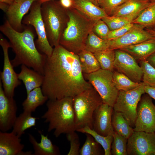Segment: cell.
Masks as SVG:
<instances>
[{"mask_svg":"<svg viewBox=\"0 0 155 155\" xmlns=\"http://www.w3.org/2000/svg\"><path fill=\"white\" fill-rule=\"evenodd\" d=\"M41 89L49 100L73 98L93 86L85 79L78 55L60 44L46 57Z\"/></svg>","mask_w":155,"mask_h":155,"instance_id":"obj_1","label":"cell"},{"mask_svg":"<svg viewBox=\"0 0 155 155\" xmlns=\"http://www.w3.org/2000/svg\"><path fill=\"white\" fill-rule=\"evenodd\" d=\"M31 29L26 27L22 32L17 31L7 20L0 26L1 32L8 39L15 54L14 58L11 61L13 67L24 65L43 75L46 56L38 51L34 41V33Z\"/></svg>","mask_w":155,"mask_h":155,"instance_id":"obj_2","label":"cell"},{"mask_svg":"<svg viewBox=\"0 0 155 155\" xmlns=\"http://www.w3.org/2000/svg\"><path fill=\"white\" fill-rule=\"evenodd\" d=\"M67 9L69 20L60 38L59 44L77 54L85 49L86 41L96 21L72 7Z\"/></svg>","mask_w":155,"mask_h":155,"instance_id":"obj_3","label":"cell"},{"mask_svg":"<svg viewBox=\"0 0 155 155\" xmlns=\"http://www.w3.org/2000/svg\"><path fill=\"white\" fill-rule=\"evenodd\" d=\"M46 106L47 111L41 118L48 124V132L54 130V135L57 137L76 131L73 98L48 100Z\"/></svg>","mask_w":155,"mask_h":155,"instance_id":"obj_4","label":"cell"},{"mask_svg":"<svg viewBox=\"0 0 155 155\" xmlns=\"http://www.w3.org/2000/svg\"><path fill=\"white\" fill-rule=\"evenodd\" d=\"M41 12L47 37L51 46L59 44L61 36L69 20L67 9L53 1L41 4Z\"/></svg>","mask_w":155,"mask_h":155,"instance_id":"obj_5","label":"cell"},{"mask_svg":"<svg viewBox=\"0 0 155 155\" xmlns=\"http://www.w3.org/2000/svg\"><path fill=\"white\" fill-rule=\"evenodd\" d=\"M103 103L101 98L93 87L73 98L76 130L85 127L92 129L94 112Z\"/></svg>","mask_w":155,"mask_h":155,"instance_id":"obj_6","label":"cell"},{"mask_svg":"<svg viewBox=\"0 0 155 155\" xmlns=\"http://www.w3.org/2000/svg\"><path fill=\"white\" fill-rule=\"evenodd\" d=\"M144 86L142 82L139 86L133 90L119 91L113 106V110L121 113L132 127L135 126L138 104L142 95L145 93Z\"/></svg>","mask_w":155,"mask_h":155,"instance_id":"obj_7","label":"cell"},{"mask_svg":"<svg viewBox=\"0 0 155 155\" xmlns=\"http://www.w3.org/2000/svg\"><path fill=\"white\" fill-rule=\"evenodd\" d=\"M113 75V71L101 69L85 74V77L100 96L103 103L113 107L119 92L114 84Z\"/></svg>","mask_w":155,"mask_h":155,"instance_id":"obj_8","label":"cell"},{"mask_svg":"<svg viewBox=\"0 0 155 155\" xmlns=\"http://www.w3.org/2000/svg\"><path fill=\"white\" fill-rule=\"evenodd\" d=\"M41 3L38 0L32 4L29 13L24 17L22 23L33 26L38 38L35 42L38 50L47 56H51L53 48L47 39L44 24L41 14Z\"/></svg>","mask_w":155,"mask_h":155,"instance_id":"obj_9","label":"cell"},{"mask_svg":"<svg viewBox=\"0 0 155 155\" xmlns=\"http://www.w3.org/2000/svg\"><path fill=\"white\" fill-rule=\"evenodd\" d=\"M134 131L155 132V105L147 94L142 96L138 104Z\"/></svg>","mask_w":155,"mask_h":155,"instance_id":"obj_10","label":"cell"},{"mask_svg":"<svg viewBox=\"0 0 155 155\" xmlns=\"http://www.w3.org/2000/svg\"><path fill=\"white\" fill-rule=\"evenodd\" d=\"M0 45L2 48L4 56L3 70L0 71V80L6 95L13 97L15 89L21 85V82L18 78V74L14 70V67L9 59L8 50L10 47V43L1 34Z\"/></svg>","mask_w":155,"mask_h":155,"instance_id":"obj_11","label":"cell"},{"mask_svg":"<svg viewBox=\"0 0 155 155\" xmlns=\"http://www.w3.org/2000/svg\"><path fill=\"white\" fill-rule=\"evenodd\" d=\"M128 155H155V133L134 131L128 139Z\"/></svg>","mask_w":155,"mask_h":155,"instance_id":"obj_12","label":"cell"},{"mask_svg":"<svg viewBox=\"0 0 155 155\" xmlns=\"http://www.w3.org/2000/svg\"><path fill=\"white\" fill-rule=\"evenodd\" d=\"M115 57L114 68L133 81L140 83L142 80V69L137 61L130 54L121 49L115 50Z\"/></svg>","mask_w":155,"mask_h":155,"instance_id":"obj_13","label":"cell"},{"mask_svg":"<svg viewBox=\"0 0 155 155\" xmlns=\"http://www.w3.org/2000/svg\"><path fill=\"white\" fill-rule=\"evenodd\" d=\"M18 107L13 97L5 94L0 80V130L7 132L12 128L17 118Z\"/></svg>","mask_w":155,"mask_h":155,"instance_id":"obj_14","label":"cell"},{"mask_svg":"<svg viewBox=\"0 0 155 155\" xmlns=\"http://www.w3.org/2000/svg\"><path fill=\"white\" fill-rule=\"evenodd\" d=\"M113 106L103 103L95 110L92 119V129L104 136L113 134L114 132L112 123Z\"/></svg>","mask_w":155,"mask_h":155,"instance_id":"obj_15","label":"cell"},{"mask_svg":"<svg viewBox=\"0 0 155 155\" xmlns=\"http://www.w3.org/2000/svg\"><path fill=\"white\" fill-rule=\"evenodd\" d=\"M154 38L142 26L139 25L123 36L116 39L108 40L109 49H120Z\"/></svg>","mask_w":155,"mask_h":155,"instance_id":"obj_16","label":"cell"},{"mask_svg":"<svg viewBox=\"0 0 155 155\" xmlns=\"http://www.w3.org/2000/svg\"><path fill=\"white\" fill-rule=\"evenodd\" d=\"M37 0H18L9 5L5 13L6 20L13 28L18 32L23 31L25 28L22 24V20L33 3Z\"/></svg>","mask_w":155,"mask_h":155,"instance_id":"obj_17","label":"cell"},{"mask_svg":"<svg viewBox=\"0 0 155 155\" xmlns=\"http://www.w3.org/2000/svg\"><path fill=\"white\" fill-rule=\"evenodd\" d=\"M20 137L12 131H0V155H32V152H24V145L21 143Z\"/></svg>","mask_w":155,"mask_h":155,"instance_id":"obj_18","label":"cell"},{"mask_svg":"<svg viewBox=\"0 0 155 155\" xmlns=\"http://www.w3.org/2000/svg\"><path fill=\"white\" fill-rule=\"evenodd\" d=\"M120 49L130 54L136 61L146 60L155 52V38Z\"/></svg>","mask_w":155,"mask_h":155,"instance_id":"obj_19","label":"cell"},{"mask_svg":"<svg viewBox=\"0 0 155 155\" xmlns=\"http://www.w3.org/2000/svg\"><path fill=\"white\" fill-rule=\"evenodd\" d=\"M18 75L25 85L27 95L33 89L41 87L44 80L43 75L24 65H21V71Z\"/></svg>","mask_w":155,"mask_h":155,"instance_id":"obj_20","label":"cell"},{"mask_svg":"<svg viewBox=\"0 0 155 155\" xmlns=\"http://www.w3.org/2000/svg\"><path fill=\"white\" fill-rule=\"evenodd\" d=\"M71 7L96 21L108 16L104 10L89 0H72Z\"/></svg>","mask_w":155,"mask_h":155,"instance_id":"obj_21","label":"cell"},{"mask_svg":"<svg viewBox=\"0 0 155 155\" xmlns=\"http://www.w3.org/2000/svg\"><path fill=\"white\" fill-rule=\"evenodd\" d=\"M41 139L38 142L32 134H28L29 140L32 145L34 153L32 155H58L60 153L58 147L53 144L48 135L40 132Z\"/></svg>","mask_w":155,"mask_h":155,"instance_id":"obj_22","label":"cell"},{"mask_svg":"<svg viewBox=\"0 0 155 155\" xmlns=\"http://www.w3.org/2000/svg\"><path fill=\"white\" fill-rule=\"evenodd\" d=\"M153 3L149 0H127L117 8L111 16H126L140 12Z\"/></svg>","mask_w":155,"mask_h":155,"instance_id":"obj_23","label":"cell"},{"mask_svg":"<svg viewBox=\"0 0 155 155\" xmlns=\"http://www.w3.org/2000/svg\"><path fill=\"white\" fill-rule=\"evenodd\" d=\"M48 100V98L43 94L40 87L36 88L27 95L26 98L22 102L24 111L32 113Z\"/></svg>","mask_w":155,"mask_h":155,"instance_id":"obj_24","label":"cell"},{"mask_svg":"<svg viewBox=\"0 0 155 155\" xmlns=\"http://www.w3.org/2000/svg\"><path fill=\"white\" fill-rule=\"evenodd\" d=\"M32 113L24 111L17 117L12 131L21 137L26 129L35 126L36 120L38 118L32 116Z\"/></svg>","mask_w":155,"mask_h":155,"instance_id":"obj_25","label":"cell"},{"mask_svg":"<svg viewBox=\"0 0 155 155\" xmlns=\"http://www.w3.org/2000/svg\"><path fill=\"white\" fill-rule=\"evenodd\" d=\"M77 55L83 73L90 74L101 69L93 53L84 49L80 52Z\"/></svg>","mask_w":155,"mask_h":155,"instance_id":"obj_26","label":"cell"},{"mask_svg":"<svg viewBox=\"0 0 155 155\" xmlns=\"http://www.w3.org/2000/svg\"><path fill=\"white\" fill-rule=\"evenodd\" d=\"M114 131L128 139L134 131L122 114L113 110L112 118Z\"/></svg>","mask_w":155,"mask_h":155,"instance_id":"obj_27","label":"cell"},{"mask_svg":"<svg viewBox=\"0 0 155 155\" xmlns=\"http://www.w3.org/2000/svg\"><path fill=\"white\" fill-rule=\"evenodd\" d=\"M76 131L91 135L95 140L102 146L104 151V155H111V149L113 140V134L106 136H103L88 127L78 129Z\"/></svg>","mask_w":155,"mask_h":155,"instance_id":"obj_28","label":"cell"},{"mask_svg":"<svg viewBox=\"0 0 155 155\" xmlns=\"http://www.w3.org/2000/svg\"><path fill=\"white\" fill-rule=\"evenodd\" d=\"M133 23L142 26L144 28H152L155 25V2L144 9Z\"/></svg>","mask_w":155,"mask_h":155,"instance_id":"obj_29","label":"cell"},{"mask_svg":"<svg viewBox=\"0 0 155 155\" xmlns=\"http://www.w3.org/2000/svg\"><path fill=\"white\" fill-rule=\"evenodd\" d=\"M98 62L101 69L114 71L115 57V50L108 49L93 53Z\"/></svg>","mask_w":155,"mask_h":155,"instance_id":"obj_30","label":"cell"},{"mask_svg":"<svg viewBox=\"0 0 155 155\" xmlns=\"http://www.w3.org/2000/svg\"><path fill=\"white\" fill-rule=\"evenodd\" d=\"M141 12L126 16H108L102 19L111 31L133 23V21Z\"/></svg>","mask_w":155,"mask_h":155,"instance_id":"obj_31","label":"cell"},{"mask_svg":"<svg viewBox=\"0 0 155 155\" xmlns=\"http://www.w3.org/2000/svg\"><path fill=\"white\" fill-rule=\"evenodd\" d=\"M109 47L108 40H104L100 38L92 31L87 37L85 50L94 53L109 49Z\"/></svg>","mask_w":155,"mask_h":155,"instance_id":"obj_32","label":"cell"},{"mask_svg":"<svg viewBox=\"0 0 155 155\" xmlns=\"http://www.w3.org/2000/svg\"><path fill=\"white\" fill-rule=\"evenodd\" d=\"M113 78L115 86L119 91H127L133 90L139 86L142 83L135 82L117 71H113Z\"/></svg>","mask_w":155,"mask_h":155,"instance_id":"obj_33","label":"cell"},{"mask_svg":"<svg viewBox=\"0 0 155 155\" xmlns=\"http://www.w3.org/2000/svg\"><path fill=\"white\" fill-rule=\"evenodd\" d=\"M85 142L80 150V155H104V151L102 146L91 135L86 133Z\"/></svg>","mask_w":155,"mask_h":155,"instance_id":"obj_34","label":"cell"},{"mask_svg":"<svg viewBox=\"0 0 155 155\" xmlns=\"http://www.w3.org/2000/svg\"><path fill=\"white\" fill-rule=\"evenodd\" d=\"M111 153L112 155H127V145L128 139L115 131L113 134Z\"/></svg>","mask_w":155,"mask_h":155,"instance_id":"obj_35","label":"cell"},{"mask_svg":"<svg viewBox=\"0 0 155 155\" xmlns=\"http://www.w3.org/2000/svg\"><path fill=\"white\" fill-rule=\"evenodd\" d=\"M143 72L142 81L145 85L155 87V68L146 60L140 61Z\"/></svg>","mask_w":155,"mask_h":155,"instance_id":"obj_36","label":"cell"},{"mask_svg":"<svg viewBox=\"0 0 155 155\" xmlns=\"http://www.w3.org/2000/svg\"><path fill=\"white\" fill-rule=\"evenodd\" d=\"M127 0H99L98 6L103 9L107 14L112 15L114 11L118 7Z\"/></svg>","mask_w":155,"mask_h":155,"instance_id":"obj_37","label":"cell"},{"mask_svg":"<svg viewBox=\"0 0 155 155\" xmlns=\"http://www.w3.org/2000/svg\"><path fill=\"white\" fill-rule=\"evenodd\" d=\"M75 131H72L66 134L67 138L70 144L67 155H80V141L78 135Z\"/></svg>","mask_w":155,"mask_h":155,"instance_id":"obj_38","label":"cell"},{"mask_svg":"<svg viewBox=\"0 0 155 155\" xmlns=\"http://www.w3.org/2000/svg\"><path fill=\"white\" fill-rule=\"evenodd\" d=\"M110 29L106 23L102 20L96 21L92 30V32L100 38L107 40Z\"/></svg>","mask_w":155,"mask_h":155,"instance_id":"obj_39","label":"cell"},{"mask_svg":"<svg viewBox=\"0 0 155 155\" xmlns=\"http://www.w3.org/2000/svg\"><path fill=\"white\" fill-rule=\"evenodd\" d=\"M139 25L132 23L119 28L110 31L108 35L107 40H111L119 38Z\"/></svg>","mask_w":155,"mask_h":155,"instance_id":"obj_40","label":"cell"},{"mask_svg":"<svg viewBox=\"0 0 155 155\" xmlns=\"http://www.w3.org/2000/svg\"><path fill=\"white\" fill-rule=\"evenodd\" d=\"M144 90L145 93L155 100V87L145 85Z\"/></svg>","mask_w":155,"mask_h":155,"instance_id":"obj_41","label":"cell"},{"mask_svg":"<svg viewBox=\"0 0 155 155\" xmlns=\"http://www.w3.org/2000/svg\"><path fill=\"white\" fill-rule=\"evenodd\" d=\"M60 2L61 5L65 8L68 9L71 7L72 0H60Z\"/></svg>","mask_w":155,"mask_h":155,"instance_id":"obj_42","label":"cell"},{"mask_svg":"<svg viewBox=\"0 0 155 155\" xmlns=\"http://www.w3.org/2000/svg\"><path fill=\"white\" fill-rule=\"evenodd\" d=\"M146 61L152 66L155 68V52L149 56Z\"/></svg>","mask_w":155,"mask_h":155,"instance_id":"obj_43","label":"cell"},{"mask_svg":"<svg viewBox=\"0 0 155 155\" xmlns=\"http://www.w3.org/2000/svg\"><path fill=\"white\" fill-rule=\"evenodd\" d=\"M9 5L8 4L0 2V8L4 13L7 10Z\"/></svg>","mask_w":155,"mask_h":155,"instance_id":"obj_44","label":"cell"},{"mask_svg":"<svg viewBox=\"0 0 155 155\" xmlns=\"http://www.w3.org/2000/svg\"><path fill=\"white\" fill-rule=\"evenodd\" d=\"M15 0H0V2L5 3L11 5L13 3Z\"/></svg>","mask_w":155,"mask_h":155,"instance_id":"obj_45","label":"cell"},{"mask_svg":"<svg viewBox=\"0 0 155 155\" xmlns=\"http://www.w3.org/2000/svg\"><path fill=\"white\" fill-rule=\"evenodd\" d=\"M145 29L149 32L155 38V31L153 30L151 28H145Z\"/></svg>","mask_w":155,"mask_h":155,"instance_id":"obj_46","label":"cell"},{"mask_svg":"<svg viewBox=\"0 0 155 155\" xmlns=\"http://www.w3.org/2000/svg\"><path fill=\"white\" fill-rule=\"evenodd\" d=\"M54 0H38V1L41 4L49 1H54Z\"/></svg>","mask_w":155,"mask_h":155,"instance_id":"obj_47","label":"cell"},{"mask_svg":"<svg viewBox=\"0 0 155 155\" xmlns=\"http://www.w3.org/2000/svg\"><path fill=\"white\" fill-rule=\"evenodd\" d=\"M96 5L98 6V2L96 0H89Z\"/></svg>","mask_w":155,"mask_h":155,"instance_id":"obj_48","label":"cell"},{"mask_svg":"<svg viewBox=\"0 0 155 155\" xmlns=\"http://www.w3.org/2000/svg\"><path fill=\"white\" fill-rule=\"evenodd\" d=\"M151 2L155 3V0H149Z\"/></svg>","mask_w":155,"mask_h":155,"instance_id":"obj_49","label":"cell"},{"mask_svg":"<svg viewBox=\"0 0 155 155\" xmlns=\"http://www.w3.org/2000/svg\"><path fill=\"white\" fill-rule=\"evenodd\" d=\"M151 29H152L153 30L155 31V25Z\"/></svg>","mask_w":155,"mask_h":155,"instance_id":"obj_50","label":"cell"},{"mask_svg":"<svg viewBox=\"0 0 155 155\" xmlns=\"http://www.w3.org/2000/svg\"><path fill=\"white\" fill-rule=\"evenodd\" d=\"M96 0L97 1V2H98V1L99 0Z\"/></svg>","mask_w":155,"mask_h":155,"instance_id":"obj_51","label":"cell"},{"mask_svg":"<svg viewBox=\"0 0 155 155\" xmlns=\"http://www.w3.org/2000/svg\"><path fill=\"white\" fill-rule=\"evenodd\" d=\"M15 0L16 1V0Z\"/></svg>","mask_w":155,"mask_h":155,"instance_id":"obj_52","label":"cell"},{"mask_svg":"<svg viewBox=\"0 0 155 155\" xmlns=\"http://www.w3.org/2000/svg\"></svg>","mask_w":155,"mask_h":155,"instance_id":"obj_53","label":"cell"}]
</instances>
